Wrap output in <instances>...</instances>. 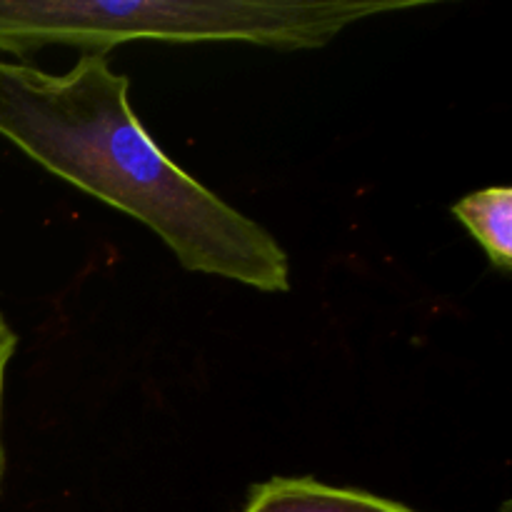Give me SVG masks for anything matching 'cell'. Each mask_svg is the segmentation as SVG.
Instances as JSON below:
<instances>
[{"mask_svg":"<svg viewBox=\"0 0 512 512\" xmlns=\"http://www.w3.org/2000/svg\"><path fill=\"white\" fill-rule=\"evenodd\" d=\"M453 215L480 243L493 268L512 265V190L508 185L470 193L453 205Z\"/></svg>","mask_w":512,"mask_h":512,"instance_id":"cell-4","label":"cell"},{"mask_svg":"<svg viewBox=\"0 0 512 512\" xmlns=\"http://www.w3.org/2000/svg\"><path fill=\"white\" fill-rule=\"evenodd\" d=\"M15 348H18V335L10 328L5 315L0 313V430H3V390H5V370H8L10 360H13ZM5 473V450H3V435H0V485H3Z\"/></svg>","mask_w":512,"mask_h":512,"instance_id":"cell-5","label":"cell"},{"mask_svg":"<svg viewBox=\"0 0 512 512\" xmlns=\"http://www.w3.org/2000/svg\"><path fill=\"white\" fill-rule=\"evenodd\" d=\"M240 512H418L398 500L315 478H270L250 488Z\"/></svg>","mask_w":512,"mask_h":512,"instance_id":"cell-3","label":"cell"},{"mask_svg":"<svg viewBox=\"0 0 512 512\" xmlns=\"http://www.w3.org/2000/svg\"><path fill=\"white\" fill-rule=\"evenodd\" d=\"M423 0H0V53L75 45L108 55L130 40L323 48L348 25Z\"/></svg>","mask_w":512,"mask_h":512,"instance_id":"cell-2","label":"cell"},{"mask_svg":"<svg viewBox=\"0 0 512 512\" xmlns=\"http://www.w3.org/2000/svg\"><path fill=\"white\" fill-rule=\"evenodd\" d=\"M130 80L103 53L65 73L0 60V138L153 230L190 273L288 293L290 258L258 223L185 173L130 105Z\"/></svg>","mask_w":512,"mask_h":512,"instance_id":"cell-1","label":"cell"}]
</instances>
